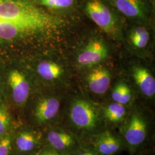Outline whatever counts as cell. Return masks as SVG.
<instances>
[{"instance_id":"cell-19","label":"cell","mask_w":155,"mask_h":155,"mask_svg":"<svg viewBox=\"0 0 155 155\" xmlns=\"http://www.w3.org/2000/svg\"><path fill=\"white\" fill-rule=\"evenodd\" d=\"M11 117L5 106H0V139L5 134L9 127Z\"/></svg>"},{"instance_id":"cell-2","label":"cell","mask_w":155,"mask_h":155,"mask_svg":"<svg viewBox=\"0 0 155 155\" xmlns=\"http://www.w3.org/2000/svg\"><path fill=\"white\" fill-rule=\"evenodd\" d=\"M68 116L72 126L83 132H94L101 125V119L98 110L86 100L74 101Z\"/></svg>"},{"instance_id":"cell-17","label":"cell","mask_w":155,"mask_h":155,"mask_svg":"<svg viewBox=\"0 0 155 155\" xmlns=\"http://www.w3.org/2000/svg\"><path fill=\"white\" fill-rule=\"evenodd\" d=\"M111 98L117 103L125 105L131 100V90L126 84L121 82L118 83L113 90Z\"/></svg>"},{"instance_id":"cell-15","label":"cell","mask_w":155,"mask_h":155,"mask_svg":"<svg viewBox=\"0 0 155 155\" xmlns=\"http://www.w3.org/2000/svg\"><path fill=\"white\" fill-rule=\"evenodd\" d=\"M38 144L37 136L31 131L23 130L17 136V148L22 152H29L33 150Z\"/></svg>"},{"instance_id":"cell-13","label":"cell","mask_w":155,"mask_h":155,"mask_svg":"<svg viewBox=\"0 0 155 155\" xmlns=\"http://www.w3.org/2000/svg\"><path fill=\"white\" fill-rule=\"evenodd\" d=\"M126 114L125 106L116 102L106 106L103 111L104 117L107 121L115 125L124 122Z\"/></svg>"},{"instance_id":"cell-3","label":"cell","mask_w":155,"mask_h":155,"mask_svg":"<svg viewBox=\"0 0 155 155\" xmlns=\"http://www.w3.org/2000/svg\"><path fill=\"white\" fill-rule=\"evenodd\" d=\"M84 11L90 19L106 33H113L116 29V18L101 0H88Z\"/></svg>"},{"instance_id":"cell-9","label":"cell","mask_w":155,"mask_h":155,"mask_svg":"<svg viewBox=\"0 0 155 155\" xmlns=\"http://www.w3.org/2000/svg\"><path fill=\"white\" fill-rule=\"evenodd\" d=\"M60 106V101L55 97H47L40 100L34 111L36 121L43 124L53 120L58 115Z\"/></svg>"},{"instance_id":"cell-4","label":"cell","mask_w":155,"mask_h":155,"mask_svg":"<svg viewBox=\"0 0 155 155\" xmlns=\"http://www.w3.org/2000/svg\"><path fill=\"white\" fill-rule=\"evenodd\" d=\"M121 132L127 145L136 148L144 143L147 135V124L139 114L133 113L124 122Z\"/></svg>"},{"instance_id":"cell-21","label":"cell","mask_w":155,"mask_h":155,"mask_svg":"<svg viewBox=\"0 0 155 155\" xmlns=\"http://www.w3.org/2000/svg\"><path fill=\"white\" fill-rule=\"evenodd\" d=\"M39 155H68L66 154H63L60 152H58L56 150H45L42 152L40 153Z\"/></svg>"},{"instance_id":"cell-5","label":"cell","mask_w":155,"mask_h":155,"mask_svg":"<svg viewBox=\"0 0 155 155\" xmlns=\"http://www.w3.org/2000/svg\"><path fill=\"white\" fill-rule=\"evenodd\" d=\"M108 50L105 44L101 40L90 41L77 57V62L81 66L91 67L105 60Z\"/></svg>"},{"instance_id":"cell-7","label":"cell","mask_w":155,"mask_h":155,"mask_svg":"<svg viewBox=\"0 0 155 155\" xmlns=\"http://www.w3.org/2000/svg\"><path fill=\"white\" fill-rule=\"evenodd\" d=\"M47 140L52 150L66 155L75 150L77 145V141L73 134L63 129L50 130Z\"/></svg>"},{"instance_id":"cell-10","label":"cell","mask_w":155,"mask_h":155,"mask_svg":"<svg viewBox=\"0 0 155 155\" xmlns=\"http://www.w3.org/2000/svg\"><path fill=\"white\" fill-rule=\"evenodd\" d=\"M87 82L93 93L100 95L105 94L110 84V72L104 68H95L88 75Z\"/></svg>"},{"instance_id":"cell-20","label":"cell","mask_w":155,"mask_h":155,"mask_svg":"<svg viewBox=\"0 0 155 155\" xmlns=\"http://www.w3.org/2000/svg\"><path fill=\"white\" fill-rule=\"evenodd\" d=\"M12 145L11 135L7 134L0 139V155H9Z\"/></svg>"},{"instance_id":"cell-18","label":"cell","mask_w":155,"mask_h":155,"mask_svg":"<svg viewBox=\"0 0 155 155\" xmlns=\"http://www.w3.org/2000/svg\"><path fill=\"white\" fill-rule=\"evenodd\" d=\"M75 0H39V4L51 9H64L70 8Z\"/></svg>"},{"instance_id":"cell-16","label":"cell","mask_w":155,"mask_h":155,"mask_svg":"<svg viewBox=\"0 0 155 155\" xmlns=\"http://www.w3.org/2000/svg\"><path fill=\"white\" fill-rule=\"evenodd\" d=\"M130 41L133 46L137 48H144L148 43L150 35L147 29L142 27L134 28L131 31Z\"/></svg>"},{"instance_id":"cell-12","label":"cell","mask_w":155,"mask_h":155,"mask_svg":"<svg viewBox=\"0 0 155 155\" xmlns=\"http://www.w3.org/2000/svg\"><path fill=\"white\" fill-rule=\"evenodd\" d=\"M117 9L126 16L144 18L145 6L143 0H113Z\"/></svg>"},{"instance_id":"cell-1","label":"cell","mask_w":155,"mask_h":155,"mask_svg":"<svg viewBox=\"0 0 155 155\" xmlns=\"http://www.w3.org/2000/svg\"><path fill=\"white\" fill-rule=\"evenodd\" d=\"M54 17L29 0H0V25L13 28L27 25L40 31L55 25Z\"/></svg>"},{"instance_id":"cell-6","label":"cell","mask_w":155,"mask_h":155,"mask_svg":"<svg viewBox=\"0 0 155 155\" xmlns=\"http://www.w3.org/2000/svg\"><path fill=\"white\" fill-rule=\"evenodd\" d=\"M92 144L95 151L98 155H113L122 148L121 140L110 131L106 130L97 134Z\"/></svg>"},{"instance_id":"cell-22","label":"cell","mask_w":155,"mask_h":155,"mask_svg":"<svg viewBox=\"0 0 155 155\" xmlns=\"http://www.w3.org/2000/svg\"><path fill=\"white\" fill-rule=\"evenodd\" d=\"M78 155H98L93 150H85Z\"/></svg>"},{"instance_id":"cell-8","label":"cell","mask_w":155,"mask_h":155,"mask_svg":"<svg viewBox=\"0 0 155 155\" xmlns=\"http://www.w3.org/2000/svg\"><path fill=\"white\" fill-rule=\"evenodd\" d=\"M8 83L13 100L18 105H24L28 100L30 92L29 84L24 75L17 70H12L8 75Z\"/></svg>"},{"instance_id":"cell-14","label":"cell","mask_w":155,"mask_h":155,"mask_svg":"<svg viewBox=\"0 0 155 155\" xmlns=\"http://www.w3.org/2000/svg\"><path fill=\"white\" fill-rule=\"evenodd\" d=\"M38 73L40 77L46 81H54L58 79L63 74L61 66L53 61H44L38 66Z\"/></svg>"},{"instance_id":"cell-11","label":"cell","mask_w":155,"mask_h":155,"mask_svg":"<svg viewBox=\"0 0 155 155\" xmlns=\"http://www.w3.org/2000/svg\"><path fill=\"white\" fill-rule=\"evenodd\" d=\"M133 76L136 84L144 95L148 97L155 95V78L147 69L141 67H134Z\"/></svg>"}]
</instances>
